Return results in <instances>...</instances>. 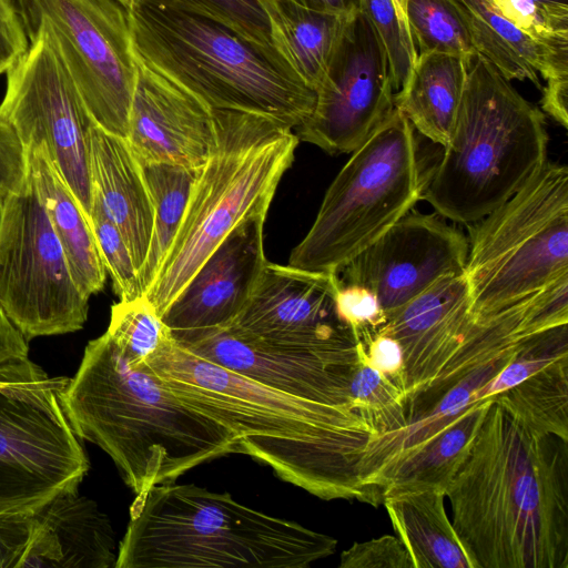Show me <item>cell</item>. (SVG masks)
<instances>
[{"label":"cell","instance_id":"1f68e13d","mask_svg":"<svg viewBox=\"0 0 568 568\" xmlns=\"http://www.w3.org/2000/svg\"><path fill=\"white\" fill-rule=\"evenodd\" d=\"M349 396L375 438L397 433L408 423L405 392L361 359L349 382Z\"/></svg>","mask_w":568,"mask_h":568},{"label":"cell","instance_id":"f1b7e54d","mask_svg":"<svg viewBox=\"0 0 568 568\" xmlns=\"http://www.w3.org/2000/svg\"><path fill=\"white\" fill-rule=\"evenodd\" d=\"M493 399L530 430L568 442V357L546 366Z\"/></svg>","mask_w":568,"mask_h":568},{"label":"cell","instance_id":"f546056e","mask_svg":"<svg viewBox=\"0 0 568 568\" xmlns=\"http://www.w3.org/2000/svg\"><path fill=\"white\" fill-rule=\"evenodd\" d=\"M141 164L154 211L148 255L139 272L144 294L178 231L200 169L168 163Z\"/></svg>","mask_w":568,"mask_h":568},{"label":"cell","instance_id":"60d3db41","mask_svg":"<svg viewBox=\"0 0 568 568\" xmlns=\"http://www.w3.org/2000/svg\"><path fill=\"white\" fill-rule=\"evenodd\" d=\"M28 161L14 130L0 119V194L19 192L27 183Z\"/></svg>","mask_w":568,"mask_h":568},{"label":"cell","instance_id":"8992f818","mask_svg":"<svg viewBox=\"0 0 568 568\" xmlns=\"http://www.w3.org/2000/svg\"><path fill=\"white\" fill-rule=\"evenodd\" d=\"M213 121L214 149L143 294L160 317L240 223L267 213L300 142L293 129L260 114L213 109Z\"/></svg>","mask_w":568,"mask_h":568},{"label":"cell","instance_id":"7c38bea8","mask_svg":"<svg viewBox=\"0 0 568 568\" xmlns=\"http://www.w3.org/2000/svg\"><path fill=\"white\" fill-rule=\"evenodd\" d=\"M0 119L24 149L42 145L90 221V132L97 124L48 26L40 21L28 49L6 72Z\"/></svg>","mask_w":568,"mask_h":568},{"label":"cell","instance_id":"ffe728a7","mask_svg":"<svg viewBox=\"0 0 568 568\" xmlns=\"http://www.w3.org/2000/svg\"><path fill=\"white\" fill-rule=\"evenodd\" d=\"M135 60L125 139L131 150L142 163L201 169L215 144L213 109L136 55Z\"/></svg>","mask_w":568,"mask_h":568},{"label":"cell","instance_id":"b9f144b4","mask_svg":"<svg viewBox=\"0 0 568 568\" xmlns=\"http://www.w3.org/2000/svg\"><path fill=\"white\" fill-rule=\"evenodd\" d=\"M359 359L396 383L405 392L404 354L399 342L378 333L364 347L358 343Z\"/></svg>","mask_w":568,"mask_h":568},{"label":"cell","instance_id":"44dd1931","mask_svg":"<svg viewBox=\"0 0 568 568\" xmlns=\"http://www.w3.org/2000/svg\"><path fill=\"white\" fill-rule=\"evenodd\" d=\"M116 557L108 516L75 490L54 497L36 511L19 568H111Z\"/></svg>","mask_w":568,"mask_h":568},{"label":"cell","instance_id":"4316f807","mask_svg":"<svg viewBox=\"0 0 568 568\" xmlns=\"http://www.w3.org/2000/svg\"><path fill=\"white\" fill-rule=\"evenodd\" d=\"M464 18L477 53L507 80H529L541 89L544 79L568 73V55L536 42L503 17L490 0H452Z\"/></svg>","mask_w":568,"mask_h":568},{"label":"cell","instance_id":"8d00e7d4","mask_svg":"<svg viewBox=\"0 0 568 568\" xmlns=\"http://www.w3.org/2000/svg\"><path fill=\"white\" fill-rule=\"evenodd\" d=\"M495 9L536 42L568 55V18L534 0H490Z\"/></svg>","mask_w":568,"mask_h":568},{"label":"cell","instance_id":"d6986e66","mask_svg":"<svg viewBox=\"0 0 568 568\" xmlns=\"http://www.w3.org/2000/svg\"><path fill=\"white\" fill-rule=\"evenodd\" d=\"M181 346L277 390L329 405L353 407L349 382L359 362L358 344L335 353L296 352L221 328Z\"/></svg>","mask_w":568,"mask_h":568},{"label":"cell","instance_id":"bcb514c9","mask_svg":"<svg viewBox=\"0 0 568 568\" xmlns=\"http://www.w3.org/2000/svg\"><path fill=\"white\" fill-rule=\"evenodd\" d=\"M303 8L339 16H352L361 10L359 0H288Z\"/></svg>","mask_w":568,"mask_h":568},{"label":"cell","instance_id":"ab89813d","mask_svg":"<svg viewBox=\"0 0 568 568\" xmlns=\"http://www.w3.org/2000/svg\"><path fill=\"white\" fill-rule=\"evenodd\" d=\"M36 511L0 510V568H19L31 538Z\"/></svg>","mask_w":568,"mask_h":568},{"label":"cell","instance_id":"cb8c5ba5","mask_svg":"<svg viewBox=\"0 0 568 568\" xmlns=\"http://www.w3.org/2000/svg\"><path fill=\"white\" fill-rule=\"evenodd\" d=\"M26 153L29 174L64 251L73 280L90 298L103 290L106 277L90 221L45 149L29 145Z\"/></svg>","mask_w":568,"mask_h":568},{"label":"cell","instance_id":"4dcf8cb0","mask_svg":"<svg viewBox=\"0 0 568 568\" xmlns=\"http://www.w3.org/2000/svg\"><path fill=\"white\" fill-rule=\"evenodd\" d=\"M405 16L417 54L448 53L470 62L477 53L468 27L452 0H406Z\"/></svg>","mask_w":568,"mask_h":568},{"label":"cell","instance_id":"d590c367","mask_svg":"<svg viewBox=\"0 0 568 568\" xmlns=\"http://www.w3.org/2000/svg\"><path fill=\"white\" fill-rule=\"evenodd\" d=\"M90 224L104 268L111 276L114 293L121 301L143 296L136 266L122 234L94 204Z\"/></svg>","mask_w":568,"mask_h":568},{"label":"cell","instance_id":"836d02e7","mask_svg":"<svg viewBox=\"0 0 568 568\" xmlns=\"http://www.w3.org/2000/svg\"><path fill=\"white\" fill-rule=\"evenodd\" d=\"M106 333L131 364L145 361L171 334L143 296L113 304Z\"/></svg>","mask_w":568,"mask_h":568},{"label":"cell","instance_id":"4fadbf2b","mask_svg":"<svg viewBox=\"0 0 568 568\" xmlns=\"http://www.w3.org/2000/svg\"><path fill=\"white\" fill-rule=\"evenodd\" d=\"M40 21L94 122L126 139L136 79L130 9L119 0H30L29 40Z\"/></svg>","mask_w":568,"mask_h":568},{"label":"cell","instance_id":"e575fe53","mask_svg":"<svg viewBox=\"0 0 568 568\" xmlns=\"http://www.w3.org/2000/svg\"><path fill=\"white\" fill-rule=\"evenodd\" d=\"M361 11L377 31L386 50L395 93L406 85L417 52L393 0H359Z\"/></svg>","mask_w":568,"mask_h":568},{"label":"cell","instance_id":"7bdbcfd3","mask_svg":"<svg viewBox=\"0 0 568 568\" xmlns=\"http://www.w3.org/2000/svg\"><path fill=\"white\" fill-rule=\"evenodd\" d=\"M568 73L546 79L542 88L541 110L564 129L568 126Z\"/></svg>","mask_w":568,"mask_h":568},{"label":"cell","instance_id":"30bf717a","mask_svg":"<svg viewBox=\"0 0 568 568\" xmlns=\"http://www.w3.org/2000/svg\"><path fill=\"white\" fill-rule=\"evenodd\" d=\"M68 382L29 357L0 366V510L37 511L88 473L62 405Z\"/></svg>","mask_w":568,"mask_h":568},{"label":"cell","instance_id":"f6af8a7d","mask_svg":"<svg viewBox=\"0 0 568 568\" xmlns=\"http://www.w3.org/2000/svg\"><path fill=\"white\" fill-rule=\"evenodd\" d=\"M30 0H0V20L10 29L21 48L29 47Z\"/></svg>","mask_w":568,"mask_h":568},{"label":"cell","instance_id":"681fc988","mask_svg":"<svg viewBox=\"0 0 568 568\" xmlns=\"http://www.w3.org/2000/svg\"><path fill=\"white\" fill-rule=\"evenodd\" d=\"M394 1V4L396 7V10L399 14V18L404 24V27L409 31L408 29V24H407V20H406V16H405V3H406V0H393Z\"/></svg>","mask_w":568,"mask_h":568},{"label":"cell","instance_id":"277c9868","mask_svg":"<svg viewBox=\"0 0 568 568\" xmlns=\"http://www.w3.org/2000/svg\"><path fill=\"white\" fill-rule=\"evenodd\" d=\"M337 540L193 484L134 498L114 568H306Z\"/></svg>","mask_w":568,"mask_h":568},{"label":"cell","instance_id":"ee69618b","mask_svg":"<svg viewBox=\"0 0 568 568\" xmlns=\"http://www.w3.org/2000/svg\"><path fill=\"white\" fill-rule=\"evenodd\" d=\"M28 339L0 307V366L28 358Z\"/></svg>","mask_w":568,"mask_h":568},{"label":"cell","instance_id":"7dc6e473","mask_svg":"<svg viewBox=\"0 0 568 568\" xmlns=\"http://www.w3.org/2000/svg\"><path fill=\"white\" fill-rule=\"evenodd\" d=\"M24 52L10 29L0 20V75Z\"/></svg>","mask_w":568,"mask_h":568},{"label":"cell","instance_id":"e0dca14e","mask_svg":"<svg viewBox=\"0 0 568 568\" xmlns=\"http://www.w3.org/2000/svg\"><path fill=\"white\" fill-rule=\"evenodd\" d=\"M479 326L464 272L443 277L387 314L378 333L393 336L403 348L407 414L442 382Z\"/></svg>","mask_w":568,"mask_h":568},{"label":"cell","instance_id":"3957f363","mask_svg":"<svg viewBox=\"0 0 568 568\" xmlns=\"http://www.w3.org/2000/svg\"><path fill=\"white\" fill-rule=\"evenodd\" d=\"M62 405L75 435L102 448L135 498L236 450V438L183 404L144 362L131 364L110 335L90 341Z\"/></svg>","mask_w":568,"mask_h":568},{"label":"cell","instance_id":"5b68a950","mask_svg":"<svg viewBox=\"0 0 568 568\" xmlns=\"http://www.w3.org/2000/svg\"><path fill=\"white\" fill-rule=\"evenodd\" d=\"M548 142L545 113L476 53L452 135L429 169L422 200L443 217L477 222L547 163Z\"/></svg>","mask_w":568,"mask_h":568},{"label":"cell","instance_id":"816d5d0a","mask_svg":"<svg viewBox=\"0 0 568 568\" xmlns=\"http://www.w3.org/2000/svg\"><path fill=\"white\" fill-rule=\"evenodd\" d=\"M3 201H4V196L0 194V223H1V219H2V212H3Z\"/></svg>","mask_w":568,"mask_h":568},{"label":"cell","instance_id":"d4e9b609","mask_svg":"<svg viewBox=\"0 0 568 568\" xmlns=\"http://www.w3.org/2000/svg\"><path fill=\"white\" fill-rule=\"evenodd\" d=\"M493 400L469 406L425 443L377 469L364 483L371 505L382 503V491L389 485L428 486L446 491L468 456Z\"/></svg>","mask_w":568,"mask_h":568},{"label":"cell","instance_id":"9a60e30c","mask_svg":"<svg viewBox=\"0 0 568 568\" xmlns=\"http://www.w3.org/2000/svg\"><path fill=\"white\" fill-rule=\"evenodd\" d=\"M337 273L266 261L248 301L226 328L288 351L335 353L357 345L336 310Z\"/></svg>","mask_w":568,"mask_h":568},{"label":"cell","instance_id":"484cf974","mask_svg":"<svg viewBox=\"0 0 568 568\" xmlns=\"http://www.w3.org/2000/svg\"><path fill=\"white\" fill-rule=\"evenodd\" d=\"M257 2L265 13L275 51L290 70L316 93L351 16L318 12L288 0Z\"/></svg>","mask_w":568,"mask_h":568},{"label":"cell","instance_id":"83f0119b","mask_svg":"<svg viewBox=\"0 0 568 568\" xmlns=\"http://www.w3.org/2000/svg\"><path fill=\"white\" fill-rule=\"evenodd\" d=\"M468 64L448 53H418L406 85L395 93V108L415 130L442 148L453 132Z\"/></svg>","mask_w":568,"mask_h":568},{"label":"cell","instance_id":"603a6c76","mask_svg":"<svg viewBox=\"0 0 568 568\" xmlns=\"http://www.w3.org/2000/svg\"><path fill=\"white\" fill-rule=\"evenodd\" d=\"M445 490L389 485L382 491L392 526L414 568H473L444 506Z\"/></svg>","mask_w":568,"mask_h":568},{"label":"cell","instance_id":"7a4b0ae2","mask_svg":"<svg viewBox=\"0 0 568 568\" xmlns=\"http://www.w3.org/2000/svg\"><path fill=\"white\" fill-rule=\"evenodd\" d=\"M445 495L473 568H568V442L493 400Z\"/></svg>","mask_w":568,"mask_h":568},{"label":"cell","instance_id":"f35d334b","mask_svg":"<svg viewBox=\"0 0 568 568\" xmlns=\"http://www.w3.org/2000/svg\"><path fill=\"white\" fill-rule=\"evenodd\" d=\"M339 568H414V565L400 539L384 535L354 542L341 554Z\"/></svg>","mask_w":568,"mask_h":568},{"label":"cell","instance_id":"f907efd6","mask_svg":"<svg viewBox=\"0 0 568 568\" xmlns=\"http://www.w3.org/2000/svg\"><path fill=\"white\" fill-rule=\"evenodd\" d=\"M123 6L130 9L138 0H119Z\"/></svg>","mask_w":568,"mask_h":568},{"label":"cell","instance_id":"5bb4252c","mask_svg":"<svg viewBox=\"0 0 568 568\" xmlns=\"http://www.w3.org/2000/svg\"><path fill=\"white\" fill-rule=\"evenodd\" d=\"M395 108V91L384 44L366 16H351L327 74L316 91L300 141L329 154L357 149Z\"/></svg>","mask_w":568,"mask_h":568},{"label":"cell","instance_id":"2e32d148","mask_svg":"<svg viewBox=\"0 0 568 568\" xmlns=\"http://www.w3.org/2000/svg\"><path fill=\"white\" fill-rule=\"evenodd\" d=\"M468 239L435 214L409 211L339 272L344 283L373 292L386 313L408 303L437 281L462 274Z\"/></svg>","mask_w":568,"mask_h":568},{"label":"cell","instance_id":"d6a6232c","mask_svg":"<svg viewBox=\"0 0 568 568\" xmlns=\"http://www.w3.org/2000/svg\"><path fill=\"white\" fill-rule=\"evenodd\" d=\"M136 2L210 18L230 28L265 53L281 59L272 44L268 23L257 0H138Z\"/></svg>","mask_w":568,"mask_h":568},{"label":"cell","instance_id":"52a82bcc","mask_svg":"<svg viewBox=\"0 0 568 568\" xmlns=\"http://www.w3.org/2000/svg\"><path fill=\"white\" fill-rule=\"evenodd\" d=\"M134 54L214 110L260 114L291 129L312 114L316 93L280 59L230 28L192 12L135 2Z\"/></svg>","mask_w":568,"mask_h":568},{"label":"cell","instance_id":"9c48e42d","mask_svg":"<svg viewBox=\"0 0 568 568\" xmlns=\"http://www.w3.org/2000/svg\"><path fill=\"white\" fill-rule=\"evenodd\" d=\"M470 224L464 274L470 311L481 320L568 275V168L547 161Z\"/></svg>","mask_w":568,"mask_h":568},{"label":"cell","instance_id":"7402d4cb","mask_svg":"<svg viewBox=\"0 0 568 568\" xmlns=\"http://www.w3.org/2000/svg\"><path fill=\"white\" fill-rule=\"evenodd\" d=\"M92 204L122 234L138 273L150 246L154 211L142 164L128 141L98 124L89 141Z\"/></svg>","mask_w":568,"mask_h":568},{"label":"cell","instance_id":"6da1fadb","mask_svg":"<svg viewBox=\"0 0 568 568\" xmlns=\"http://www.w3.org/2000/svg\"><path fill=\"white\" fill-rule=\"evenodd\" d=\"M143 362L183 404L227 428L235 453L322 499L371 504L359 467L376 435L355 408L257 383L193 354L171 334Z\"/></svg>","mask_w":568,"mask_h":568},{"label":"cell","instance_id":"ac0fdd59","mask_svg":"<svg viewBox=\"0 0 568 568\" xmlns=\"http://www.w3.org/2000/svg\"><path fill=\"white\" fill-rule=\"evenodd\" d=\"M266 213L240 223L205 260L162 315L172 338L191 343L229 327L242 312L266 263Z\"/></svg>","mask_w":568,"mask_h":568},{"label":"cell","instance_id":"ba28073f","mask_svg":"<svg viewBox=\"0 0 568 568\" xmlns=\"http://www.w3.org/2000/svg\"><path fill=\"white\" fill-rule=\"evenodd\" d=\"M429 169L415 129L394 108L337 173L288 265L338 274L423 199Z\"/></svg>","mask_w":568,"mask_h":568},{"label":"cell","instance_id":"c3c4849f","mask_svg":"<svg viewBox=\"0 0 568 568\" xmlns=\"http://www.w3.org/2000/svg\"><path fill=\"white\" fill-rule=\"evenodd\" d=\"M549 11L568 18V0H534Z\"/></svg>","mask_w":568,"mask_h":568},{"label":"cell","instance_id":"8fae6325","mask_svg":"<svg viewBox=\"0 0 568 568\" xmlns=\"http://www.w3.org/2000/svg\"><path fill=\"white\" fill-rule=\"evenodd\" d=\"M0 307L29 341L83 327L89 298L75 284L28 171L4 196L0 223Z\"/></svg>","mask_w":568,"mask_h":568},{"label":"cell","instance_id":"74e56055","mask_svg":"<svg viewBox=\"0 0 568 568\" xmlns=\"http://www.w3.org/2000/svg\"><path fill=\"white\" fill-rule=\"evenodd\" d=\"M336 310L339 318L364 347L387 321L386 313L373 292L341 280L336 292Z\"/></svg>","mask_w":568,"mask_h":568}]
</instances>
